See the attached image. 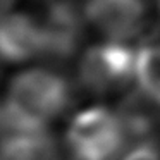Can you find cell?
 Returning a JSON list of instances; mask_svg holds the SVG:
<instances>
[{"label": "cell", "mask_w": 160, "mask_h": 160, "mask_svg": "<svg viewBox=\"0 0 160 160\" xmlns=\"http://www.w3.org/2000/svg\"><path fill=\"white\" fill-rule=\"evenodd\" d=\"M83 16L108 42L136 38L146 24V0H86Z\"/></svg>", "instance_id": "4"}, {"label": "cell", "mask_w": 160, "mask_h": 160, "mask_svg": "<svg viewBox=\"0 0 160 160\" xmlns=\"http://www.w3.org/2000/svg\"><path fill=\"white\" fill-rule=\"evenodd\" d=\"M0 160H59V150L45 131L0 141Z\"/></svg>", "instance_id": "8"}, {"label": "cell", "mask_w": 160, "mask_h": 160, "mask_svg": "<svg viewBox=\"0 0 160 160\" xmlns=\"http://www.w3.org/2000/svg\"><path fill=\"white\" fill-rule=\"evenodd\" d=\"M42 26L45 35L43 59L52 62H66L71 59L83 36V19L74 2L48 5Z\"/></svg>", "instance_id": "5"}, {"label": "cell", "mask_w": 160, "mask_h": 160, "mask_svg": "<svg viewBox=\"0 0 160 160\" xmlns=\"http://www.w3.org/2000/svg\"><path fill=\"white\" fill-rule=\"evenodd\" d=\"M78 79L88 93H119L136 79V52L117 42L90 47L78 64Z\"/></svg>", "instance_id": "3"}, {"label": "cell", "mask_w": 160, "mask_h": 160, "mask_svg": "<svg viewBox=\"0 0 160 160\" xmlns=\"http://www.w3.org/2000/svg\"><path fill=\"white\" fill-rule=\"evenodd\" d=\"M45 35L40 21L28 14H7L0 19V60L22 64L42 57Z\"/></svg>", "instance_id": "6"}, {"label": "cell", "mask_w": 160, "mask_h": 160, "mask_svg": "<svg viewBox=\"0 0 160 160\" xmlns=\"http://www.w3.org/2000/svg\"><path fill=\"white\" fill-rule=\"evenodd\" d=\"M12 2L14 0H0V19L4 16H7V9L12 5Z\"/></svg>", "instance_id": "10"}, {"label": "cell", "mask_w": 160, "mask_h": 160, "mask_svg": "<svg viewBox=\"0 0 160 160\" xmlns=\"http://www.w3.org/2000/svg\"><path fill=\"white\" fill-rule=\"evenodd\" d=\"M115 112L121 119L128 143H134V146L153 143L160 129V103L138 88L122 98Z\"/></svg>", "instance_id": "7"}, {"label": "cell", "mask_w": 160, "mask_h": 160, "mask_svg": "<svg viewBox=\"0 0 160 160\" xmlns=\"http://www.w3.org/2000/svg\"><path fill=\"white\" fill-rule=\"evenodd\" d=\"M72 103V88L62 74L38 67L18 74L9 84L2 112L16 126L47 131L50 121L60 117Z\"/></svg>", "instance_id": "1"}, {"label": "cell", "mask_w": 160, "mask_h": 160, "mask_svg": "<svg viewBox=\"0 0 160 160\" xmlns=\"http://www.w3.org/2000/svg\"><path fill=\"white\" fill-rule=\"evenodd\" d=\"M121 160H160V150L155 143H143L129 150Z\"/></svg>", "instance_id": "9"}, {"label": "cell", "mask_w": 160, "mask_h": 160, "mask_svg": "<svg viewBox=\"0 0 160 160\" xmlns=\"http://www.w3.org/2000/svg\"><path fill=\"white\" fill-rule=\"evenodd\" d=\"M66 143L74 160H115L128 139L117 112L91 107L72 119Z\"/></svg>", "instance_id": "2"}, {"label": "cell", "mask_w": 160, "mask_h": 160, "mask_svg": "<svg viewBox=\"0 0 160 160\" xmlns=\"http://www.w3.org/2000/svg\"><path fill=\"white\" fill-rule=\"evenodd\" d=\"M158 9H160V0H158Z\"/></svg>", "instance_id": "12"}, {"label": "cell", "mask_w": 160, "mask_h": 160, "mask_svg": "<svg viewBox=\"0 0 160 160\" xmlns=\"http://www.w3.org/2000/svg\"><path fill=\"white\" fill-rule=\"evenodd\" d=\"M48 5H52V4H66V2H72V0H45Z\"/></svg>", "instance_id": "11"}]
</instances>
